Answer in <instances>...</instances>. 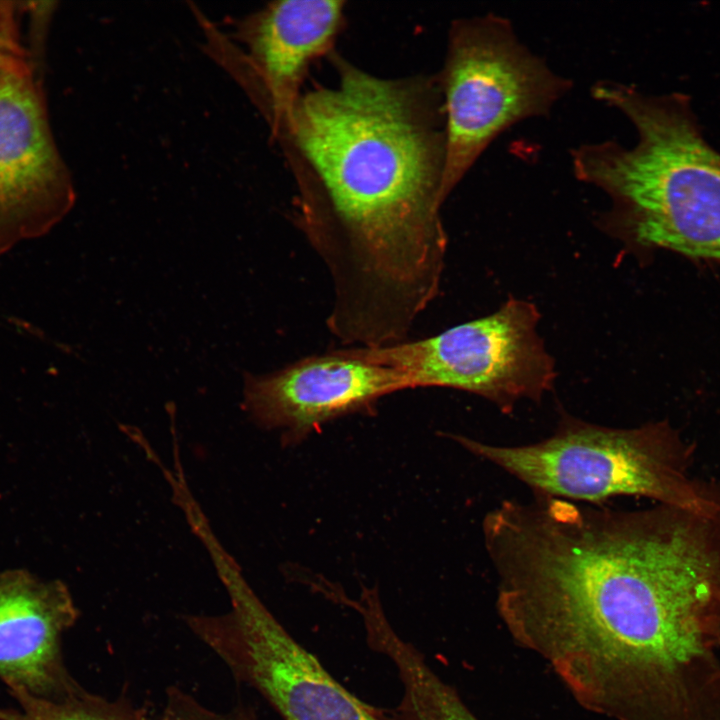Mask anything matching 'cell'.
<instances>
[{
  "label": "cell",
  "mask_w": 720,
  "mask_h": 720,
  "mask_svg": "<svg viewBox=\"0 0 720 720\" xmlns=\"http://www.w3.org/2000/svg\"><path fill=\"white\" fill-rule=\"evenodd\" d=\"M512 641L608 720H720V514L505 499L483 518Z\"/></svg>",
  "instance_id": "cell-1"
},
{
  "label": "cell",
  "mask_w": 720,
  "mask_h": 720,
  "mask_svg": "<svg viewBox=\"0 0 720 720\" xmlns=\"http://www.w3.org/2000/svg\"><path fill=\"white\" fill-rule=\"evenodd\" d=\"M436 75L445 116V200L502 132L550 114L572 88L520 39L508 18L494 13L451 24Z\"/></svg>",
  "instance_id": "cell-5"
},
{
  "label": "cell",
  "mask_w": 720,
  "mask_h": 720,
  "mask_svg": "<svg viewBox=\"0 0 720 720\" xmlns=\"http://www.w3.org/2000/svg\"><path fill=\"white\" fill-rule=\"evenodd\" d=\"M329 56L335 83L303 91L272 136L296 178V225L332 280L329 332L390 346L440 289L442 95L437 75L383 78Z\"/></svg>",
  "instance_id": "cell-2"
},
{
  "label": "cell",
  "mask_w": 720,
  "mask_h": 720,
  "mask_svg": "<svg viewBox=\"0 0 720 720\" xmlns=\"http://www.w3.org/2000/svg\"><path fill=\"white\" fill-rule=\"evenodd\" d=\"M14 12L10 3H0V56L18 38Z\"/></svg>",
  "instance_id": "cell-13"
},
{
  "label": "cell",
  "mask_w": 720,
  "mask_h": 720,
  "mask_svg": "<svg viewBox=\"0 0 720 720\" xmlns=\"http://www.w3.org/2000/svg\"><path fill=\"white\" fill-rule=\"evenodd\" d=\"M410 389L403 373L358 355L351 347L308 356L273 372L244 375L243 407L265 429L295 445L323 425L369 413L389 394Z\"/></svg>",
  "instance_id": "cell-10"
},
{
  "label": "cell",
  "mask_w": 720,
  "mask_h": 720,
  "mask_svg": "<svg viewBox=\"0 0 720 720\" xmlns=\"http://www.w3.org/2000/svg\"><path fill=\"white\" fill-rule=\"evenodd\" d=\"M451 437L525 484L535 496L591 505L636 496L700 514H720V487L692 474L693 449L664 422L613 428L564 415L553 434L529 444Z\"/></svg>",
  "instance_id": "cell-4"
},
{
  "label": "cell",
  "mask_w": 720,
  "mask_h": 720,
  "mask_svg": "<svg viewBox=\"0 0 720 720\" xmlns=\"http://www.w3.org/2000/svg\"><path fill=\"white\" fill-rule=\"evenodd\" d=\"M230 598L222 615H189L190 630L283 720H381L269 611L233 558L215 567Z\"/></svg>",
  "instance_id": "cell-7"
},
{
  "label": "cell",
  "mask_w": 720,
  "mask_h": 720,
  "mask_svg": "<svg viewBox=\"0 0 720 720\" xmlns=\"http://www.w3.org/2000/svg\"><path fill=\"white\" fill-rule=\"evenodd\" d=\"M75 198L31 57L15 42L0 56V257L47 234Z\"/></svg>",
  "instance_id": "cell-8"
},
{
  "label": "cell",
  "mask_w": 720,
  "mask_h": 720,
  "mask_svg": "<svg viewBox=\"0 0 720 720\" xmlns=\"http://www.w3.org/2000/svg\"><path fill=\"white\" fill-rule=\"evenodd\" d=\"M539 319L533 303L509 298L490 315L430 337L352 348L403 373L410 389H458L511 413L521 400H541L554 384L555 363L538 333Z\"/></svg>",
  "instance_id": "cell-6"
},
{
  "label": "cell",
  "mask_w": 720,
  "mask_h": 720,
  "mask_svg": "<svg viewBox=\"0 0 720 720\" xmlns=\"http://www.w3.org/2000/svg\"><path fill=\"white\" fill-rule=\"evenodd\" d=\"M77 616L61 581L0 572V677L11 690L51 697L76 685L63 667L60 639Z\"/></svg>",
  "instance_id": "cell-11"
},
{
  "label": "cell",
  "mask_w": 720,
  "mask_h": 720,
  "mask_svg": "<svg viewBox=\"0 0 720 720\" xmlns=\"http://www.w3.org/2000/svg\"><path fill=\"white\" fill-rule=\"evenodd\" d=\"M344 11L340 0L270 2L236 20L231 36L215 34L206 51L239 83L273 132L302 94L310 64L332 50Z\"/></svg>",
  "instance_id": "cell-9"
},
{
  "label": "cell",
  "mask_w": 720,
  "mask_h": 720,
  "mask_svg": "<svg viewBox=\"0 0 720 720\" xmlns=\"http://www.w3.org/2000/svg\"><path fill=\"white\" fill-rule=\"evenodd\" d=\"M11 691L19 707L0 709V720H150L143 709L124 698L110 701L77 685L51 697Z\"/></svg>",
  "instance_id": "cell-12"
},
{
  "label": "cell",
  "mask_w": 720,
  "mask_h": 720,
  "mask_svg": "<svg viewBox=\"0 0 720 720\" xmlns=\"http://www.w3.org/2000/svg\"><path fill=\"white\" fill-rule=\"evenodd\" d=\"M591 91L637 133L632 147L603 140L571 151L575 178L610 200L605 225L644 246L720 259V154L672 98L612 80Z\"/></svg>",
  "instance_id": "cell-3"
}]
</instances>
